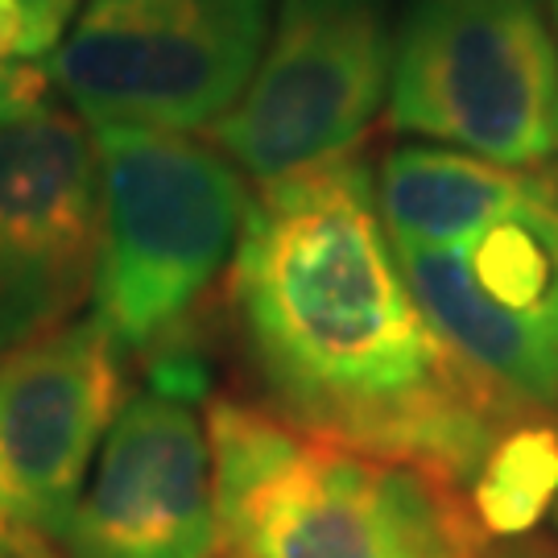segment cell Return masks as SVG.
Here are the masks:
<instances>
[{"label": "cell", "mask_w": 558, "mask_h": 558, "mask_svg": "<svg viewBox=\"0 0 558 558\" xmlns=\"http://www.w3.org/2000/svg\"><path fill=\"white\" fill-rule=\"evenodd\" d=\"M546 166H500L463 149L398 145L380 158L377 207L393 244H459L538 191Z\"/></svg>", "instance_id": "obj_11"}, {"label": "cell", "mask_w": 558, "mask_h": 558, "mask_svg": "<svg viewBox=\"0 0 558 558\" xmlns=\"http://www.w3.org/2000/svg\"><path fill=\"white\" fill-rule=\"evenodd\" d=\"M389 124L500 166L558 154V41L538 0H410Z\"/></svg>", "instance_id": "obj_4"}, {"label": "cell", "mask_w": 558, "mask_h": 558, "mask_svg": "<svg viewBox=\"0 0 558 558\" xmlns=\"http://www.w3.org/2000/svg\"><path fill=\"white\" fill-rule=\"evenodd\" d=\"M558 497V430L550 422H513L488 447L468 484L484 534L493 542L525 538Z\"/></svg>", "instance_id": "obj_12"}, {"label": "cell", "mask_w": 558, "mask_h": 558, "mask_svg": "<svg viewBox=\"0 0 558 558\" xmlns=\"http://www.w3.org/2000/svg\"><path fill=\"white\" fill-rule=\"evenodd\" d=\"M100 260L92 319L129 364L211 352L203 315L236 260L248 186L236 161L191 133L104 124Z\"/></svg>", "instance_id": "obj_3"}, {"label": "cell", "mask_w": 558, "mask_h": 558, "mask_svg": "<svg viewBox=\"0 0 558 558\" xmlns=\"http://www.w3.org/2000/svg\"><path fill=\"white\" fill-rule=\"evenodd\" d=\"M75 0H0V62L50 54L66 34Z\"/></svg>", "instance_id": "obj_13"}, {"label": "cell", "mask_w": 558, "mask_h": 558, "mask_svg": "<svg viewBox=\"0 0 558 558\" xmlns=\"http://www.w3.org/2000/svg\"><path fill=\"white\" fill-rule=\"evenodd\" d=\"M274 25V0H92L46 75L92 129L195 133L236 104Z\"/></svg>", "instance_id": "obj_6"}, {"label": "cell", "mask_w": 558, "mask_h": 558, "mask_svg": "<svg viewBox=\"0 0 558 558\" xmlns=\"http://www.w3.org/2000/svg\"><path fill=\"white\" fill-rule=\"evenodd\" d=\"M124 401L129 360L96 319H71L0 356V518L46 558H59L62 530Z\"/></svg>", "instance_id": "obj_8"}, {"label": "cell", "mask_w": 558, "mask_h": 558, "mask_svg": "<svg viewBox=\"0 0 558 558\" xmlns=\"http://www.w3.org/2000/svg\"><path fill=\"white\" fill-rule=\"evenodd\" d=\"M0 558H46V555H41L34 542L21 538L17 530L0 518Z\"/></svg>", "instance_id": "obj_15"}, {"label": "cell", "mask_w": 558, "mask_h": 558, "mask_svg": "<svg viewBox=\"0 0 558 558\" xmlns=\"http://www.w3.org/2000/svg\"><path fill=\"white\" fill-rule=\"evenodd\" d=\"M385 0H281L236 104L203 133L253 182H278L356 149L389 100Z\"/></svg>", "instance_id": "obj_7"}, {"label": "cell", "mask_w": 558, "mask_h": 558, "mask_svg": "<svg viewBox=\"0 0 558 558\" xmlns=\"http://www.w3.org/2000/svg\"><path fill=\"white\" fill-rule=\"evenodd\" d=\"M216 463L191 401L129 393L87 472L59 558H220Z\"/></svg>", "instance_id": "obj_10"}, {"label": "cell", "mask_w": 558, "mask_h": 558, "mask_svg": "<svg viewBox=\"0 0 558 558\" xmlns=\"http://www.w3.org/2000/svg\"><path fill=\"white\" fill-rule=\"evenodd\" d=\"M54 92V83L46 75V66L34 62H0V129L17 124L29 112L46 108Z\"/></svg>", "instance_id": "obj_14"}, {"label": "cell", "mask_w": 558, "mask_h": 558, "mask_svg": "<svg viewBox=\"0 0 558 558\" xmlns=\"http://www.w3.org/2000/svg\"><path fill=\"white\" fill-rule=\"evenodd\" d=\"M488 558H558L542 546H509V550H488Z\"/></svg>", "instance_id": "obj_16"}, {"label": "cell", "mask_w": 558, "mask_h": 558, "mask_svg": "<svg viewBox=\"0 0 558 558\" xmlns=\"http://www.w3.org/2000/svg\"><path fill=\"white\" fill-rule=\"evenodd\" d=\"M405 290L513 422L558 418V174L459 244H393Z\"/></svg>", "instance_id": "obj_5"}, {"label": "cell", "mask_w": 558, "mask_h": 558, "mask_svg": "<svg viewBox=\"0 0 558 558\" xmlns=\"http://www.w3.org/2000/svg\"><path fill=\"white\" fill-rule=\"evenodd\" d=\"M100 260V161L75 112L0 129V356L75 319Z\"/></svg>", "instance_id": "obj_9"}, {"label": "cell", "mask_w": 558, "mask_h": 558, "mask_svg": "<svg viewBox=\"0 0 558 558\" xmlns=\"http://www.w3.org/2000/svg\"><path fill=\"white\" fill-rule=\"evenodd\" d=\"M550 4V21H555V29H558V0H546Z\"/></svg>", "instance_id": "obj_17"}, {"label": "cell", "mask_w": 558, "mask_h": 558, "mask_svg": "<svg viewBox=\"0 0 558 558\" xmlns=\"http://www.w3.org/2000/svg\"><path fill=\"white\" fill-rule=\"evenodd\" d=\"M203 410L228 558H488L456 480L302 435L240 393Z\"/></svg>", "instance_id": "obj_2"}, {"label": "cell", "mask_w": 558, "mask_h": 558, "mask_svg": "<svg viewBox=\"0 0 558 558\" xmlns=\"http://www.w3.org/2000/svg\"><path fill=\"white\" fill-rule=\"evenodd\" d=\"M220 302L248 401L302 435L468 488L513 426L410 299L356 149L260 186Z\"/></svg>", "instance_id": "obj_1"}]
</instances>
